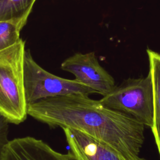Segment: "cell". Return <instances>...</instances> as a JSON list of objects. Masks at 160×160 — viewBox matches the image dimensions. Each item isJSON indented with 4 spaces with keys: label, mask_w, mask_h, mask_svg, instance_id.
<instances>
[{
    "label": "cell",
    "mask_w": 160,
    "mask_h": 160,
    "mask_svg": "<svg viewBox=\"0 0 160 160\" xmlns=\"http://www.w3.org/2000/svg\"><path fill=\"white\" fill-rule=\"evenodd\" d=\"M28 114L50 127L78 130L111 147L127 160H146L140 152L145 126L89 95L72 94L28 105Z\"/></svg>",
    "instance_id": "cell-1"
},
{
    "label": "cell",
    "mask_w": 160,
    "mask_h": 160,
    "mask_svg": "<svg viewBox=\"0 0 160 160\" xmlns=\"http://www.w3.org/2000/svg\"><path fill=\"white\" fill-rule=\"evenodd\" d=\"M36 0H0V21L11 22L21 29Z\"/></svg>",
    "instance_id": "cell-9"
},
{
    "label": "cell",
    "mask_w": 160,
    "mask_h": 160,
    "mask_svg": "<svg viewBox=\"0 0 160 160\" xmlns=\"http://www.w3.org/2000/svg\"><path fill=\"white\" fill-rule=\"evenodd\" d=\"M99 101L107 108L133 117L146 126H152L153 88L149 71L146 77L124 80Z\"/></svg>",
    "instance_id": "cell-3"
},
{
    "label": "cell",
    "mask_w": 160,
    "mask_h": 160,
    "mask_svg": "<svg viewBox=\"0 0 160 160\" xmlns=\"http://www.w3.org/2000/svg\"><path fill=\"white\" fill-rule=\"evenodd\" d=\"M24 86L28 105L58 96L96 93L76 79L62 78L46 71L34 60L29 50L26 49L24 55Z\"/></svg>",
    "instance_id": "cell-4"
},
{
    "label": "cell",
    "mask_w": 160,
    "mask_h": 160,
    "mask_svg": "<svg viewBox=\"0 0 160 160\" xmlns=\"http://www.w3.org/2000/svg\"><path fill=\"white\" fill-rule=\"evenodd\" d=\"M1 160H74L69 152L62 154L41 139L31 136L15 138L5 146Z\"/></svg>",
    "instance_id": "cell-6"
},
{
    "label": "cell",
    "mask_w": 160,
    "mask_h": 160,
    "mask_svg": "<svg viewBox=\"0 0 160 160\" xmlns=\"http://www.w3.org/2000/svg\"><path fill=\"white\" fill-rule=\"evenodd\" d=\"M61 68L72 73L74 79L102 96L116 86L114 78L101 66L94 52L76 53L66 59Z\"/></svg>",
    "instance_id": "cell-5"
},
{
    "label": "cell",
    "mask_w": 160,
    "mask_h": 160,
    "mask_svg": "<svg viewBox=\"0 0 160 160\" xmlns=\"http://www.w3.org/2000/svg\"><path fill=\"white\" fill-rule=\"evenodd\" d=\"M25 42L0 51V114L9 123L18 124L28 114L24 86Z\"/></svg>",
    "instance_id": "cell-2"
},
{
    "label": "cell",
    "mask_w": 160,
    "mask_h": 160,
    "mask_svg": "<svg viewBox=\"0 0 160 160\" xmlns=\"http://www.w3.org/2000/svg\"><path fill=\"white\" fill-rule=\"evenodd\" d=\"M62 129L74 160H127L111 147L82 132Z\"/></svg>",
    "instance_id": "cell-7"
},
{
    "label": "cell",
    "mask_w": 160,
    "mask_h": 160,
    "mask_svg": "<svg viewBox=\"0 0 160 160\" xmlns=\"http://www.w3.org/2000/svg\"><path fill=\"white\" fill-rule=\"evenodd\" d=\"M147 54L153 88L154 116L151 129L160 158V54L148 49Z\"/></svg>",
    "instance_id": "cell-8"
},
{
    "label": "cell",
    "mask_w": 160,
    "mask_h": 160,
    "mask_svg": "<svg viewBox=\"0 0 160 160\" xmlns=\"http://www.w3.org/2000/svg\"><path fill=\"white\" fill-rule=\"evenodd\" d=\"M9 122L5 118L2 114H0V160L2 151L9 142L8 136V129Z\"/></svg>",
    "instance_id": "cell-11"
},
{
    "label": "cell",
    "mask_w": 160,
    "mask_h": 160,
    "mask_svg": "<svg viewBox=\"0 0 160 160\" xmlns=\"http://www.w3.org/2000/svg\"><path fill=\"white\" fill-rule=\"evenodd\" d=\"M21 28L13 22L0 21V51L18 42L21 40Z\"/></svg>",
    "instance_id": "cell-10"
}]
</instances>
